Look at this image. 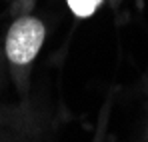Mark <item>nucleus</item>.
<instances>
[{
    "mask_svg": "<svg viewBox=\"0 0 148 142\" xmlns=\"http://www.w3.org/2000/svg\"><path fill=\"white\" fill-rule=\"evenodd\" d=\"M44 42V24L32 16L18 18L6 36V56L14 64H28Z\"/></svg>",
    "mask_w": 148,
    "mask_h": 142,
    "instance_id": "1",
    "label": "nucleus"
},
{
    "mask_svg": "<svg viewBox=\"0 0 148 142\" xmlns=\"http://www.w3.org/2000/svg\"><path fill=\"white\" fill-rule=\"evenodd\" d=\"M102 0H68V6L76 16L86 18L90 14H94V10L98 8V4Z\"/></svg>",
    "mask_w": 148,
    "mask_h": 142,
    "instance_id": "2",
    "label": "nucleus"
}]
</instances>
